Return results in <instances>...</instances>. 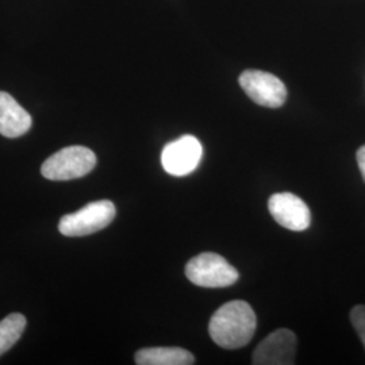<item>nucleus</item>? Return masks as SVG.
<instances>
[{
	"instance_id": "423d86ee",
	"label": "nucleus",
	"mask_w": 365,
	"mask_h": 365,
	"mask_svg": "<svg viewBox=\"0 0 365 365\" xmlns=\"http://www.w3.org/2000/svg\"><path fill=\"white\" fill-rule=\"evenodd\" d=\"M203 148L194 135H182L163 149V168L172 176H187L197 168Z\"/></svg>"
},
{
	"instance_id": "39448f33",
	"label": "nucleus",
	"mask_w": 365,
	"mask_h": 365,
	"mask_svg": "<svg viewBox=\"0 0 365 365\" xmlns=\"http://www.w3.org/2000/svg\"><path fill=\"white\" fill-rule=\"evenodd\" d=\"M238 81L245 93L257 105L268 108H279L286 102V86L272 73L249 69L242 72Z\"/></svg>"
},
{
	"instance_id": "9d476101",
	"label": "nucleus",
	"mask_w": 365,
	"mask_h": 365,
	"mask_svg": "<svg viewBox=\"0 0 365 365\" xmlns=\"http://www.w3.org/2000/svg\"><path fill=\"white\" fill-rule=\"evenodd\" d=\"M195 357L182 348H145L135 353L138 365H191Z\"/></svg>"
},
{
	"instance_id": "1a4fd4ad",
	"label": "nucleus",
	"mask_w": 365,
	"mask_h": 365,
	"mask_svg": "<svg viewBox=\"0 0 365 365\" xmlns=\"http://www.w3.org/2000/svg\"><path fill=\"white\" fill-rule=\"evenodd\" d=\"M33 119L7 92L0 91V134L18 138L30 130Z\"/></svg>"
},
{
	"instance_id": "f03ea898",
	"label": "nucleus",
	"mask_w": 365,
	"mask_h": 365,
	"mask_svg": "<svg viewBox=\"0 0 365 365\" xmlns=\"http://www.w3.org/2000/svg\"><path fill=\"white\" fill-rule=\"evenodd\" d=\"M96 155L86 146H68L46 158L41 173L49 180H72L88 175L96 167Z\"/></svg>"
},
{
	"instance_id": "9b49d317",
	"label": "nucleus",
	"mask_w": 365,
	"mask_h": 365,
	"mask_svg": "<svg viewBox=\"0 0 365 365\" xmlns=\"http://www.w3.org/2000/svg\"><path fill=\"white\" fill-rule=\"evenodd\" d=\"M25 327L26 318L22 314H10L0 321V356L19 341Z\"/></svg>"
},
{
	"instance_id": "0eeeda50",
	"label": "nucleus",
	"mask_w": 365,
	"mask_h": 365,
	"mask_svg": "<svg viewBox=\"0 0 365 365\" xmlns=\"http://www.w3.org/2000/svg\"><path fill=\"white\" fill-rule=\"evenodd\" d=\"M297 336L288 329H277L256 346L252 363L255 365L295 364Z\"/></svg>"
},
{
	"instance_id": "ddd939ff",
	"label": "nucleus",
	"mask_w": 365,
	"mask_h": 365,
	"mask_svg": "<svg viewBox=\"0 0 365 365\" xmlns=\"http://www.w3.org/2000/svg\"><path fill=\"white\" fill-rule=\"evenodd\" d=\"M356 158H357V164H359V168H360V172H361L363 179H364L365 182V145H363V146L357 150Z\"/></svg>"
},
{
	"instance_id": "20e7f679",
	"label": "nucleus",
	"mask_w": 365,
	"mask_h": 365,
	"mask_svg": "<svg viewBox=\"0 0 365 365\" xmlns=\"http://www.w3.org/2000/svg\"><path fill=\"white\" fill-rule=\"evenodd\" d=\"M117 209L111 200H98L88 203L73 214L64 215L58 230L66 237H84L107 227L115 218Z\"/></svg>"
},
{
	"instance_id": "6e6552de",
	"label": "nucleus",
	"mask_w": 365,
	"mask_h": 365,
	"mask_svg": "<svg viewBox=\"0 0 365 365\" xmlns=\"http://www.w3.org/2000/svg\"><path fill=\"white\" fill-rule=\"evenodd\" d=\"M268 209L274 221L292 232H303L312 223V212L299 196L280 192L269 197Z\"/></svg>"
},
{
	"instance_id": "f257e3e1",
	"label": "nucleus",
	"mask_w": 365,
	"mask_h": 365,
	"mask_svg": "<svg viewBox=\"0 0 365 365\" xmlns=\"http://www.w3.org/2000/svg\"><path fill=\"white\" fill-rule=\"evenodd\" d=\"M256 325L257 318L252 306L244 300H232L212 314L210 337L223 349H240L253 339Z\"/></svg>"
},
{
	"instance_id": "7ed1b4c3",
	"label": "nucleus",
	"mask_w": 365,
	"mask_h": 365,
	"mask_svg": "<svg viewBox=\"0 0 365 365\" xmlns=\"http://www.w3.org/2000/svg\"><path fill=\"white\" fill-rule=\"evenodd\" d=\"M185 274L195 286L206 288H223L233 286L240 274L229 261L217 253L205 252L188 261Z\"/></svg>"
},
{
	"instance_id": "f8f14e48",
	"label": "nucleus",
	"mask_w": 365,
	"mask_h": 365,
	"mask_svg": "<svg viewBox=\"0 0 365 365\" xmlns=\"http://www.w3.org/2000/svg\"><path fill=\"white\" fill-rule=\"evenodd\" d=\"M351 321H352L353 327L357 331L365 348V306L359 304V306L353 307L352 312H351Z\"/></svg>"
}]
</instances>
